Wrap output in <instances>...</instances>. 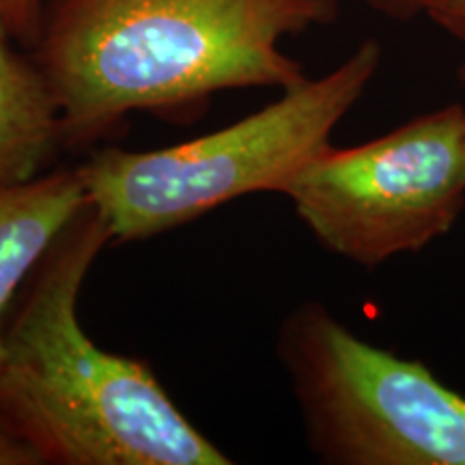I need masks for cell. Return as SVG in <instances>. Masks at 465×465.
<instances>
[{"label": "cell", "mask_w": 465, "mask_h": 465, "mask_svg": "<svg viewBox=\"0 0 465 465\" xmlns=\"http://www.w3.org/2000/svg\"><path fill=\"white\" fill-rule=\"evenodd\" d=\"M0 11L7 20L11 35L37 44L44 15L42 0H0Z\"/></svg>", "instance_id": "obj_8"}, {"label": "cell", "mask_w": 465, "mask_h": 465, "mask_svg": "<svg viewBox=\"0 0 465 465\" xmlns=\"http://www.w3.org/2000/svg\"><path fill=\"white\" fill-rule=\"evenodd\" d=\"M381 45L366 39L322 78L284 89L276 102L223 130L151 151L104 149L78 166L86 199L113 240L136 242L203 218L257 192L284 194L330 147L334 127L373 83Z\"/></svg>", "instance_id": "obj_3"}, {"label": "cell", "mask_w": 465, "mask_h": 465, "mask_svg": "<svg viewBox=\"0 0 465 465\" xmlns=\"http://www.w3.org/2000/svg\"><path fill=\"white\" fill-rule=\"evenodd\" d=\"M44 3H48V0H42V5H44Z\"/></svg>", "instance_id": "obj_14"}, {"label": "cell", "mask_w": 465, "mask_h": 465, "mask_svg": "<svg viewBox=\"0 0 465 465\" xmlns=\"http://www.w3.org/2000/svg\"><path fill=\"white\" fill-rule=\"evenodd\" d=\"M61 147V106L48 78L0 37V188L42 177Z\"/></svg>", "instance_id": "obj_7"}, {"label": "cell", "mask_w": 465, "mask_h": 465, "mask_svg": "<svg viewBox=\"0 0 465 465\" xmlns=\"http://www.w3.org/2000/svg\"><path fill=\"white\" fill-rule=\"evenodd\" d=\"M371 9L392 17V20H414L418 15H429L441 5V0H364Z\"/></svg>", "instance_id": "obj_9"}, {"label": "cell", "mask_w": 465, "mask_h": 465, "mask_svg": "<svg viewBox=\"0 0 465 465\" xmlns=\"http://www.w3.org/2000/svg\"><path fill=\"white\" fill-rule=\"evenodd\" d=\"M284 196L328 252L366 270L420 252L465 209V108L424 113L353 147L330 144Z\"/></svg>", "instance_id": "obj_5"}, {"label": "cell", "mask_w": 465, "mask_h": 465, "mask_svg": "<svg viewBox=\"0 0 465 465\" xmlns=\"http://www.w3.org/2000/svg\"><path fill=\"white\" fill-rule=\"evenodd\" d=\"M37 65L65 147L114 132L130 113L173 114L246 86L304 83L281 42L332 25L336 0H48Z\"/></svg>", "instance_id": "obj_1"}, {"label": "cell", "mask_w": 465, "mask_h": 465, "mask_svg": "<svg viewBox=\"0 0 465 465\" xmlns=\"http://www.w3.org/2000/svg\"><path fill=\"white\" fill-rule=\"evenodd\" d=\"M0 37H11L9 26H7V20H5L3 11H0Z\"/></svg>", "instance_id": "obj_12"}, {"label": "cell", "mask_w": 465, "mask_h": 465, "mask_svg": "<svg viewBox=\"0 0 465 465\" xmlns=\"http://www.w3.org/2000/svg\"><path fill=\"white\" fill-rule=\"evenodd\" d=\"M113 242L91 203L56 237L5 328L0 427L54 465H229L149 364L106 351L78 319L93 263Z\"/></svg>", "instance_id": "obj_2"}, {"label": "cell", "mask_w": 465, "mask_h": 465, "mask_svg": "<svg viewBox=\"0 0 465 465\" xmlns=\"http://www.w3.org/2000/svg\"><path fill=\"white\" fill-rule=\"evenodd\" d=\"M429 17L452 39L465 44V0H441L440 7L431 11Z\"/></svg>", "instance_id": "obj_10"}, {"label": "cell", "mask_w": 465, "mask_h": 465, "mask_svg": "<svg viewBox=\"0 0 465 465\" xmlns=\"http://www.w3.org/2000/svg\"><path fill=\"white\" fill-rule=\"evenodd\" d=\"M86 203L78 168L0 188V364L5 358V312L17 289Z\"/></svg>", "instance_id": "obj_6"}, {"label": "cell", "mask_w": 465, "mask_h": 465, "mask_svg": "<svg viewBox=\"0 0 465 465\" xmlns=\"http://www.w3.org/2000/svg\"><path fill=\"white\" fill-rule=\"evenodd\" d=\"M459 80H461V83L465 84V65H463L461 69H459Z\"/></svg>", "instance_id": "obj_13"}, {"label": "cell", "mask_w": 465, "mask_h": 465, "mask_svg": "<svg viewBox=\"0 0 465 465\" xmlns=\"http://www.w3.org/2000/svg\"><path fill=\"white\" fill-rule=\"evenodd\" d=\"M276 353L322 463L465 465V397L420 360L371 345L312 300L284 317Z\"/></svg>", "instance_id": "obj_4"}, {"label": "cell", "mask_w": 465, "mask_h": 465, "mask_svg": "<svg viewBox=\"0 0 465 465\" xmlns=\"http://www.w3.org/2000/svg\"><path fill=\"white\" fill-rule=\"evenodd\" d=\"M0 465H42L37 455L0 427Z\"/></svg>", "instance_id": "obj_11"}]
</instances>
